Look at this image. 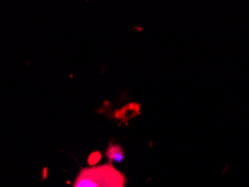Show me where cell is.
<instances>
[{"mask_svg": "<svg viewBox=\"0 0 249 187\" xmlns=\"http://www.w3.org/2000/svg\"><path fill=\"white\" fill-rule=\"evenodd\" d=\"M126 176L111 163L86 167L80 170L72 187H124Z\"/></svg>", "mask_w": 249, "mask_h": 187, "instance_id": "6da1fadb", "label": "cell"}, {"mask_svg": "<svg viewBox=\"0 0 249 187\" xmlns=\"http://www.w3.org/2000/svg\"><path fill=\"white\" fill-rule=\"evenodd\" d=\"M106 156L110 160L111 164H120L124 161V153L122 146L110 144L107 150H106Z\"/></svg>", "mask_w": 249, "mask_h": 187, "instance_id": "7a4b0ae2", "label": "cell"}, {"mask_svg": "<svg viewBox=\"0 0 249 187\" xmlns=\"http://www.w3.org/2000/svg\"><path fill=\"white\" fill-rule=\"evenodd\" d=\"M100 153H91V156H89V164L92 165V166H96V165H98V161L100 160Z\"/></svg>", "mask_w": 249, "mask_h": 187, "instance_id": "3957f363", "label": "cell"}]
</instances>
